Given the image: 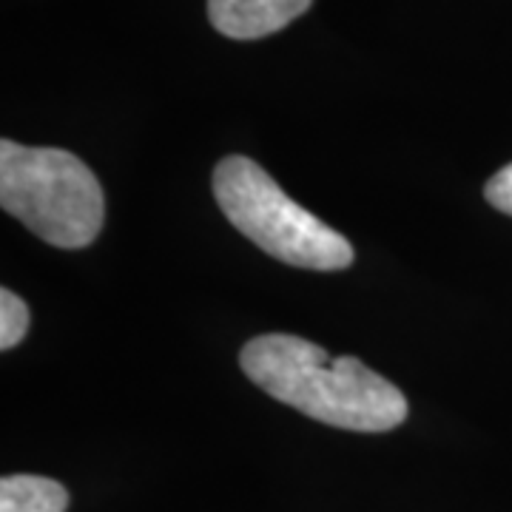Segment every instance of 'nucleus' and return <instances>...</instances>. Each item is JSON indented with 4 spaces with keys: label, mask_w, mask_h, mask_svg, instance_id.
I'll list each match as a JSON object with an SVG mask.
<instances>
[{
    "label": "nucleus",
    "mask_w": 512,
    "mask_h": 512,
    "mask_svg": "<svg viewBox=\"0 0 512 512\" xmlns=\"http://www.w3.org/2000/svg\"><path fill=\"white\" fill-rule=\"evenodd\" d=\"M239 365L268 396L339 430L387 433L407 419V399L353 356L330 359L319 345L291 333L251 339Z\"/></svg>",
    "instance_id": "obj_1"
},
{
    "label": "nucleus",
    "mask_w": 512,
    "mask_h": 512,
    "mask_svg": "<svg viewBox=\"0 0 512 512\" xmlns=\"http://www.w3.org/2000/svg\"><path fill=\"white\" fill-rule=\"evenodd\" d=\"M29 322H32V313L26 308V302L18 293L3 288L0 291V348L12 350L20 345L29 330Z\"/></svg>",
    "instance_id": "obj_6"
},
{
    "label": "nucleus",
    "mask_w": 512,
    "mask_h": 512,
    "mask_svg": "<svg viewBox=\"0 0 512 512\" xmlns=\"http://www.w3.org/2000/svg\"><path fill=\"white\" fill-rule=\"evenodd\" d=\"M484 197L490 200L493 208L504 211L512 217V163L504 165L498 174H493L487 180V188H484Z\"/></svg>",
    "instance_id": "obj_7"
},
{
    "label": "nucleus",
    "mask_w": 512,
    "mask_h": 512,
    "mask_svg": "<svg viewBox=\"0 0 512 512\" xmlns=\"http://www.w3.org/2000/svg\"><path fill=\"white\" fill-rule=\"evenodd\" d=\"M0 205L55 248L92 245L106 217L94 171L63 148L0 143Z\"/></svg>",
    "instance_id": "obj_2"
},
{
    "label": "nucleus",
    "mask_w": 512,
    "mask_h": 512,
    "mask_svg": "<svg viewBox=\"0 0 512 512\" xmlns=\"http://www.w3.org/2000/svg\"><path fill=\"white\" fill-rule=\"evenodd\" d=\"M214 197L239 234L293 268L342 271L356 259L348 239L293 202L274 177L248 157L234 154L217 165Z\"/></svg>",
    "instance_id": "obj_3"
},
{
    "label": "nucleus",
    "mask_w": 512,
    "mask_h": 512,
    "mask_svg": "<svg viewBox=\"0 0 512 512\" xmlns=\"http://www.w3.org/2000/svg\"><path fill=\"white\" fill-rule=\"evenodd\" d=\"M69 493L43 476H6L0 481V512H66Z\"/></svg>",
    "instance_id": "obj_5"
},
{
    "label": "nucleus",
    "mask_w": 512,
    "mask_h": 512,
    "mask_svg": "<svg viewBox=\"0 0 512 512\" xmlns=\"http://www.w3.org/2000/svg\"><path fill=\"white\" fill-rule=\"evenodd\" d=\"M313 0H208V20L231 40H259L305 15Z\"/></svg>",
    "instance_id": "obj_4"
}]
</instances>
